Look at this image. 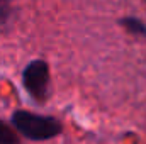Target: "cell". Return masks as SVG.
I'll list each match as a JSON object with an SVG mask.
<instances>
[{
    "instance_id": "2",
    "label": "cell",
    "mask_w": 146,
    "mask_h": 144,
    "mask_svg": "<svg viewBox=\"0 0 146 144\" xmlns=\"http://www.w3.org/2000/svg\"><path fill=\"white\" fill-rule=\"evenodd\" d=\"M49 65L44 59H33L26 65L22 70V87L27 92V95L37 102L42 104L49 97Z\"/></svg>"
},
{
    "instance_id": "5",
    "label": "cell",
    "mask_w": 146,
    "mask_h": 144,
    "mask_svg": "<svg viewBox=\"0 0 146 144\" xmlns=\"http://www.w3.org/2000/svg\"><path fill=\"white\" fill-rule=\"evenodd\" d=\"M12 5L9 2H2L0 0V27L9 26L10 19H12Z\"/></svg>"
},
{
    "instance_id": "1",
    "label": "cell",
    "mask_w": 146,
    "mask_h": 144,
    "mask_svg": "<svg viewBox=\"0 0 146 144\" xmlns=\"http://www.w3.org/2000/svg\"><path fill=\"white\" fill-rule=\"evenodd\" d=\"M10 122L21 136L36 143L54 139L63 131V126L56 117L41 115L29 110H15L10 117Z\"/></svg>"
},
{
    "instance_id": "4",
    "label": "cell",
    "mask_w": 146,
    "mask_h": 144,
    "mask_svg": "<svg viewBox=\"0 0 146 144\" xmlns=\"http://www.w3.org/2000/svg\"><path fill=\"white\" fill-rule=\"evenodd\" d=\"M0 144H21L19 136L0 119Z\"/></svg>"
},
{
    "instance_id": "3",
    "label": "cell",
    "mask_w": 146,
    "mask_h": 144,
    "mask_svg": "<svg viewBox=\"0 0 146 144\" xmlns=\"http://www.w3.org/2000/svg\"><path fill=\"white\" fill-rule=\"evenodd\" d=\"M119 24L124 27L126 32L133 34V36L138 37H145L146 39V22L141 20L139 17H134V15H127V17H122L119 20Z\"/></svg>"
}]
</instances>
